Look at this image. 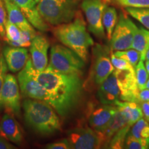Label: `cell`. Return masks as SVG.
Wrapping results in <instances>:
<instances>
[{"label": "cell", "instance_id": "7a4b0ae2", "mask_svg": "<svg viewBox=\"0 0 149 149\" xmlns=\"http://www.w3.org/2000/svg\"><path fill=\"white\" fill-rule=\"evenodd\" d=\"M53 34L63 45L76 53L84 61H87L88 49L94 41L87 31L86 24L79 10L68 23L56 26Z\"/></svg>", "mask_w": 149, "mask_h": 149}, {"label": "cell", "instance_id": "e0dca14e", "mask_svg": "<svg viewBox=\"0 0 149 149\" xmlns=\"http://www.w3.org/2000/svg\"><path fill=\"white\" fill-rule=\"evenodd\" d=\"M3 55L8 69L13 72L20 71L26 64L29 55L26 48L18 46H8L3 49Z\"/></svg>", "mask_w": 149, "mask_h": 149}, {"label": "cell", "instance_id": "d6a6232c", "mask_svg": "<svg viewBox=\"0 0 149 149\" xmlns=\"http://www.w3.org/2000/svg\"><path fill=\"white\" fill-rule=\"evenodd\" d=\"M6 10L3 0H0V38L6 40Z\"/></svg>", "mask_w": 149, "mask_h": 149}, {"label": "cell", "instance_id": "74e56055", "mask_svg": "<svg viewBox=\"0 0 149 149\" xmlns=\"http://www.w3.org/2000/svg\"><path fill=\"white\" fill-rule=\"evenodd\" d=\"M141 111L143 113V116L144 119L149 123V102H141L140 104Z\"/></svg>", "mask_w": 149, "mask_h": 149}, {"label": "cell", "instance_id": "3957f363", "mask_svg": "<svg viewBox=\"0 0 149 149\" xmlns=\"http://www.w3.org/2000/svg\"><path fill=\"white\" fill-rule=\"evenodd\" d=\"M23 109L26 122L36 133L48 135L60 130L57 113L48 102L29 98L23 102Z\"/></svg>", "mask_w": 149, "mask_h": 149}, {"label": "cell", "instance_id": "1f68e13d", "mask_svg": "<svg viewBox=\"0 0 149 149\" xmlns=\"http://www.w3.org/2000/svg\"><path fill=\"white\" fill-rule=\"evenodd\" d=\"M111 62L115 69L135 70L134 67L127 61L116 57L113 53L111 54Z\"/></svg>", "mask_w": 149, "mask_h": 149}, {"label": "cell", "instance_id": "7402d4cb", "mask_svg": "<svg viewBox=\"0 0 149 149\" xmlns=\"http://www.w3.org/2000/svg\"><path fill=\"white\" fill-rule=\"evenodd\" d=\"M117 13L114 7L107 6L104 9L102 16V24L106 31V35L107 39L110 41L112 34L114 31L117 23Z\"/></svg>", "mask_w": 149, "mask_h": 149}, {"label": "cell", "instance_id": "4dcf8cb0", "mask_svg": "<svg viewBox=\"0 0 149 149\" xmlns=\"http://www.w3.org/2000/svg\"><path fill=\"white\" fill-rule=\"evenodd\" d=\"M21 9L24 15L37 9V2L35 0H10Z\"/></svg>", "mask_w": 149, "mask_h": 149}, {"label": "cell", "instance_id": "9c48e42d", "mask_svg": "<svg viewBox=\"0 0 149 149\" xmlns=\"http://www.w3.org/2000/svg\"><path fill=\"white\" fill-rule=\"evenodd\" d=\"M137 28V26L126 14L121 13L109 41L112 51H124L132 48Z\"/></svg>", "mask_w": 149, "mask_h": 149}, {"label": "cell", "instance_id": "f35d334b", "mask_svg": "<svg viewBox=\"0 0 149 149\" xmlns=\"http://www.w3.org/2000/svg\"><path fill=\"white\" fill-rule=\"evenodd\" d=\"M144 64H145V67H146L147 72H148V73L149 74V60L146 61V62L144 63Z\"/></svg>", "mask_w": 149, "mask_h": 149}, {"label": "cell", "instance_id": "ba28073f", "mask_svg": "<svg viewBox=\"0 0 149 149\" xmlns=\"http://www.w3.org/2000/svg\"><path fill=\"white\" fill-rule=\"evenodd\" d=\"M17 81L20 91L24 96L48 102L47 93L37 79L31 59L18 73Z\"/></svg>", "mask_w": 149, "mask_h": 149}, {"label": "cell", "instance_id": "44dd1931", "mask_svg": "<svg viewBox=\"0 0 149 149\" xmlns=\"http://www.w3.org/2000/svg\"><path fill=\"white\" fill-rule=\"evenodd\" d=\"M126 125H128L127 120L117 108L111 122L103 133L106 139V144L109 143L115 134Z\"/></svg>", "mask_w": 149, "mask_h": 149}, {"label": "cell", "instance_id": "5bb4252c", "mask_svg": "<svg viewBox=\"0 0 149 149\" xmlns=\"http://www.w3.org/2000/svg\"><path fill=\"white\" fill-rule=\"evenodd\" d=\"M49 42L43 35H36L30 46L32 64L37 71L44 70L48 65V52Z\"/></svg>", "mask_w": 149, "mask_h": 149}, {"label": "cell", "instance_id": "9a60e30c", "mask_svg": "<svg viewBox=\"0 0 149 149\" xmlns=\"http://www.w3.org/2000/svg\"><path fill=\"white\" fill-rule=\"evenodd\" d=\"M0 134L15 144L22 145L24 141L22 128L11 112L6 111L3 115L0 122Z\"/></svg>", "mask_w": 149, "mask_h": 149}, {"label": "cell", "instance_id": "d590c367", "mask_svg": "<svg viewBox=\"0 0 149 149\" xmlns=\"http://www.w3.org/2000/svg\"><path fill=\"white\" fill-rule=\"evenodd\" d=\"M149 102V89L143 88L139 91L138 93V102L140 104L141 102Z\"/></svg>", "mask_w": 149, "mask_h": 149}, {"label": "cell", "instance_id": "5b68a950", "mask_svg": "<svg viewBox=\"0 0 149 149\" xmlns=\"http://www.w3.org/2000/svg\"><path fill=\"white\" fill-rule=\"evenodd\" d=\"M112 50L109 46L96 44L92 48V65L88 77L84 84L87 89L98 88L114 71L111 62Z\"/></svg>", "mask_w": 149, "mask_h": 149}, {"label": "cell", "instance_id": "ab89813d", "mask_svg": "<svg viewBox=\"0 0 149 149\" xmlns=\"http://www.w3.org/2000/svg\"><path fill=\"white\" fill-rule=\"evenodd\" d=\"M145 60H146V61L149 60V48H148V50L146 52V57H145Z\"/></svg>", "mask_w": 149, "mask_h": 149}, {"label": "cell", "instance_id": "e575fe53", "mask_svg": "<svg viewBox=\"0 0 149 149\" xmlns=\"http://www.w3.org/2000/svg\"><path fill=\"white\" fill-rule=\"evenodd\" d=\"M46 148L48 149H70L71 148L70 144L68 139H62L58 141L51 143L46 145Z\"/></svg>", "mask_w": 149, "mask_h": 149}, {"label": "cell", "instance_id": "6da1fadb", "mask_svg": "<svg viewBox=\"0 0 149 149\" xmlns=\"http://www.w3.org/2000/svg\"><path fill=\"white\" fill-rule=\"evenodd\" d=\"M35 74L47 93L48 103L61 116H66L80 98L83 86L81 76L61 73L48 65L42 71L35 70Z\"/></svg>", "mask_w": 149, "mask_h": 149}, {"label": "cell", "instance_id": "30bf717a", "mask_svg": "<svg viewBox=\"0 0 149 149\" xmlns=\"http://www.w3.org/2000/svg\"><path fill=\"white\" fill-rule=\"evenodd\" d=\"M108 0H82L81 7L84 11L90 32L99 39L105 38L106 34L102 24V16L107 6Z\"/></svg>", "mask_w": 149, "mask_h": 149}, {"label": "cell", "instance_id": "f1b7e54d", "mask_svg": "<svg viewBox=\"0 0 149 149\" xmlns=\"http://www.w3.org/2000/svg\"><path fill=\"white\" fill-rule=\"evenodd\" d=\"M135 70L138 88L139 90H141V89L144 88L145 85H146L149 76L148 72H147L146 69V67H145L144 61L140 59L139 62L137 63Z\"/></svg>", "mask_w": 149, "mask_h": 149}, {"label": "cell", "instance_id": "2e32d148", "mask_svg": "<svg viewBox=\"0 0 149 149\" xmlns=\"http://www.w3.org/2000/svg\"><path fill=\"white\" fill-rule=\"evenodd\" d=\"M97 98L100 103L106 105L115 106L121 100L120 91L113 72L98 87Z\"/></svg>", "mask_w": 149, "mask_h": 149}, {"label": "cell", "instance_id": "b9f144b4", "mask_svg": "<svg viewBox=\"0 0 149 149\" xmlns=\"http://www.w3.org/2000/svg\"><path fill=\"white\" fill-rule=\"evenodd\" d=\"M35 1H36V2H37V3H38V2H39V1H40V0H35Z\"/></svg>", "mask_w": 149, "mask_h": 149}, {"label": "cell", "instance_id": "d4e9b609", "mask_svg": "<svg viewBox=\"0 0 149 149\" xmlns=\"http://www.w3.org/2000/svg\"><path fill=\"white\" fill-rule=\"evenodd\" d=\"M126 11L149 30V8H126Z\"/></svg>", "mask_w": 149, "mask_h": 149}, {"label": "cell", "instance_id": "83f0119b", "mask_svg": "<svg viewBox=\"0 0 149 149\" xmlns=\"http://www.w3.org/2000/svg\"><path fill=\"white\" fill-rule=\"evenodd\" d=\"M113 54L117 57L125 59L134 67V68H135L137 63L140 60V54L134 48H129L124 51H115Z\"/></svg>", "mask_w": 149, "mask_h": 149}, {"label": "cell", "instance_id": "8d00e7d4", "mask_svg": "<svg viewBox=\"0 0 149 149\" xmlns=\"http://www.w3.org/2000/svg\"><path fill=\"white\" fill-rule=\"evenodd\" d=\"M16 146L11 144L10 141L6 139L4 137L0 134V149H15Z\"/></svg>", "mask_w": 149, "mask_h": 149}, {"label": "cell", "instance_id": "4fadbf2b", "mask_svg": "<svg viewBox=\"0 0 149 149\" xmlns=\"http://www.w3.org/2000/svg\"><path fill=\"white\" fill-rule=\"evenodd\" d=\"M116 110L117 107L115 106L106 104H102L97 107H91L88 114V121L90 127L103 133Z\"/></svg>", "mask_w": 149, "mask_h": 149}, {"label": "cell", "instance_id": "52a82bcc", "mask_svg": "<svg viewBox=\"0 0 149 149\" xmlns=\"http://www.w3.org/2000/svg\"><path fill=\"white\" fill-rule=\"evenodd\" d=\"M71 148L96 149L106 144L104 134L90 126H78L68 132V137Z\"/></svg>", "mask_w": 149, "mask_h": 149}, {"label": "cell", "instance_id": "f546056e", "mask_svg": "<svg viewBox=\"0 0 149 149\" xmlns=\"http://www.w3.org/2000/svg\"><path fill=\"white\" fill-rule=\"evenodd\" d=\"M112 1L117 5L124 8H149V0H112Z\"/></svg>", "mask_w": 149, "mask_h": 149}, {"label": "cell", "instance_id": "484cf974", "mask_svg": "<svg viewBox=\"0 0 149 149\" xmlns=\"http://www.w3.org/2000/svg\"><path fill=\"white\" fill-rule=\"evenodd\" d=\"M131 126L126 125L117 131L114 136L112 137L109 142V148L113 149L124 148V143Z\"/></svg>", "mask_w": 149, "mask_h": 149}, {"label": "cell", "instance_id": "603a6c76", "mask_svg": "<svg viewBox=\"0 0 149 149\" xmlns=\"http://www.w3.org/2000/svg\"><path fill=\"white\" fill-rule=\"evenodd\" d=\"M21 38V30L8 19H7L6 24V41H7L10 46L19 47Z\"/></svg>", "mask_w": 149, "mask_h": 149}, {"label": "cell", "instance_id": "d6986e66", "mask_svg": "<svg viewBox=\"0 0 149 149\" xmlns=\"http://www.w3.org/2000/svg\"><path fill=\"white\" fill-rule=\"evenodd\" d=\"M115 106L122 113L127 120L128 125L130 126L143 117V113L140 104L137 102L120 100L115 104Z\"/></svg>", "mask_w": 149, "mask_h": 149}, {"label": "cell", "instance_id": "8fae6325", "mask_svg": "<svg viewBox=\"0 0 149 149\" xmlns=\"http://www.w3.org/2000/svg\"><path fill=\"white\" fill-rule=\"evenodd\" d=\"M117 83L122 101L138 102L139 89L136 79L135 70L114 69Z\"/></svg>", "mask_w": 149, "mask_h": 149}, {"label": "cell", "instance_id": "ac0fdd59", "mask_svg": "<svg viewBox=\"0 0 149 149\" xmlns=\"http://www.w3.org/2000/svg\"><path fill=\"white\" fill-rule=\"evenodd\" d=\"M8 15V19L16 25L22 31H29L33 35H37L34 29L24 15L22 11L15 3L10 0H3Z\"/></svg>", "mask_w": 149, "mask_h": 149}, {"label": "cell", "instance_id": "7c38bea8", "mask_svg": "<svg viewBox=\"0 0 149 149\" xmlns=\"http://www.w3.org/2000/svg\"><path fill=\"white\" fill-rule=\"evenodd\" d=\"M20 88L18 81L13 74L7 73L1 91V103L6 111L19 115L21 109Z\"/></svg>", "mask_w": 149, "mask_h": 149}, {"label": "cell", "instance_id": "8992f818", "mask_svg": "<svg viewBox=\"0 0 149 149\" xmlns=\"http://www.w3.org/2000/svg\"><path fill=\"white\" fill-rule=\"evenodd\" d=\"M48 66L61 73L81 76L85 61L69 48L55 44L51 48Z\"/></svg>", "mask_w": 149, "mask_h": 149}, {"label": "cell", "instance_id": "277c9868", "mask_svg": "<svg viewBox=\"0 0 149 149\" xmlns=\"http://www.w3.org/2000/svg\"><path fill=\"white\" fill-rule=\"evenodd\" d=\"M79 0H40L37 8L47 24L53 26L68 23L78 10Z\"/></svg>", "mask_w": 149, "mask_h": 149}, {"label": "cell", "instance_id": "60d3db41", "mask_svg": "<svg viewBox=\"0 0 149 149\" xmlns=\"http://www.w3.org/2000/svg\"><path fill=\"white\" fill-rule=\"evenodd\" d=\"M144 88H148V89H149V79H148V80H147L146 84V85H145Z\"/></svg>", "mask_w": 149, "mask_h": 149}, {"label": "cell", "instance_id": "ffe728a7", "mask_svg": "<svg viewBox=\"0 0 149 149\" xmlns=\"http://www.w3.org/2000/svg\"><path fill=\"white\" fill-rule=\"evenodd\" d=\"M134 48L140 54V59L145 61L146 54L149 48V30L142 27H137L132 44Z\"/></svg>", "mask_w": 149, "mask_h": 149}, {"label": "cell", "instance_id": "836d02e7", "mask_svg": "<svg viewBox=\"0 0 149 149\" xmlns=\"http://www.w3.org/2000/svg\"><path fill=\"white\" fill-rule=\"evenodd\" d=\"M8 73V66L3 55H0V111L3 107L1 103V91H2L3 85L4 83L6 76Z\"/></svg>", "mask_w": 149, "mask_h": 149}, {"label": "cell", "instance_id": "cb8c5ba5", "mask_svg": "<svg viewBox=\"0 0 149 149\" xmlns=\"http://www.w3.org/2000/svg\"><path fill=\"white\" fill-rule=\"evenodd\" d=\"M128 134L139 138H149V123L141 117L130 127Z\"/></svg>", "mask_w": 149, "mask_h": 149}, {"label": "cell", "instance_id": "4316f807", "mask_svg": "<svg viewBox=\"0 0 149 149\" xmlns=\"http://www.w3.org/2000/svg\"><path fill=\"white\" fill-rule=\"evenodd\" d=\"M124 148L148 149L149 148V138H139L128 134Z\"/></svg>", "mask_w": 149, "mask_h": 149}]
</instances>
